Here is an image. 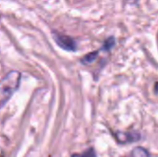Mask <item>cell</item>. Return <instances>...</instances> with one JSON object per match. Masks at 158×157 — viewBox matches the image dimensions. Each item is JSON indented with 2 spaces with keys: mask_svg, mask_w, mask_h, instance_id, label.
Here are the masks:
<instances>
[{
  "mask_svg": "<svg viewBox=\"0 0 158 157\" xmlns=\"http://www.w3.org/2000/svg\"><path fill=\"white\" fill-rule=\"evenodd\" d=\"M21 75L19 71L13 70L8 72L0 81V108H2L10 97L19 89Z\"/></svg>",
  "mask_w": 158,
  "mask_h": 157,
  "instance_id": "6da1fadb",
  "label": "cell"
},
{
  "mask_svg": "<svg viewBox=\"0 0 158 157\" xmlns=\"http://www.w3.org/2000/svg\"><path fill=\"white\" fill-rule=\"evenodd\" d=\"M54 40L56 41L58 46H60L66 51H75L77 48L76 42L68 35L56 32L54 33Z\"/></svg>",
  "mask_w": 158,
  "mask_h": 157,
  "instance_id": "7a4b0ae2",
  "label": "cell"
},
{
  "mask_svg": "<svg viewBox=\"0 0 158 157\" xmlns=\"http://www.w3.org/2000/svg\"><path fill=\"white\" fill-rule=\"evenodd\" d=\"M130 157H151V155L145 149L138 147L131 152Z\"/></svg>",
  "mask_w": 158,
  "mask_h": 157,
  "instance_id": "3957f363",
  "label": "cell"
},
{
  "mask_svg": "<svg viewBox=\"0 0 158 157\" xmlns=\"http://www.w3.org/2000/svg\"><path fill=\"white\" fill-rule=\"evenodd\" d=\"M97 56H98V51H94V52L89 53L88 55H86L81 59V62L83 64H85V65H90L91 63H93L97 58Z\"/></svg>",
  "mask_w": 158,
  "mask_h": 157,
  "instance_id": "277c9868",
  "label": "cell"
},
{
  "mask_svg": "<svg viewBox=\"0 0 158 157\" xmlns=\"http://www.w3.org/2000/svg\"><path fill=\"white\" fill-rule=\"evenodd\" d=\"M114 44H115V39H114L113 37H110L109 39H107V40L106 41L104 48L108 50V49H110L111 47H113Z\"/></svg>",
  "mask_w": 158,
  "mask_h": 157,
  "instance_id": "5b68a950",
  "label": "cell"
},
{
  "mask_svg": "<svg viewBox=\"0 0 158 157\" xmlns=\"http://www.w3.org/2000/svg\"><path fill=\"white\" fill-rule=\"evenodd\" d=\"M77 157H95V153L94 149H89L88 151L84 152L82 155H77Z\"/></svg>",
  "mask_w": 158,
  "mask_h": 157,
  "instance_id": "8992f818",
  "label": "cell"
}]
</instances>
